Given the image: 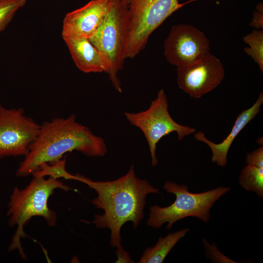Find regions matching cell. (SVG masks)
<instances>
[{"instance_id": "1", "label": "cell", "mask_w": 263, "mask_h": 263, "mask_svg": "<svg viewBox=\"0 0 263 263\" xmlns=\"http://www.w3.org/2000/svg\"><path fill=\"white\" fill-rule=\"evenodd\" d=\"M75 175V180L96 192L97 196L92 203L104 213L95 215L92 223L97 228L110 230V244L114 247L122 246L123 225L130 221L135 228L144 218L147 195L159 193L147 180L136 177L133 165L126 175L113 181H94L81 174Z\"/></svg>"}, {"instance_id": "2", "label": "cell", "mask_w": 263, "mask_h": 263, "mask_svg": "<svg viewBox=\"0 0 263 263\" xmlns=\"http://www.w3.org/2000/svg\"><path fill=\"white\" fill-rule=\"evenodd\" d=\"M74 150L87 156L101 157L106 154L107 148L104 140L77 122L74 114L44 122L16 175L25 177L32 174L42 164L55 163L65 153Z\"/></svg>"}, {"instance_id": "3", "label": "cell", "mask_w": 263, "mask_h": 263, "mask_svg": "<svg viewBox=\"0 0 263 263\" xmlns=\"http://www.w3.org/2000/svg\"><path fill=\"white\" fill-rule=\"evenodd\" d=\"M56 189L65 191L73 189L51 177L48 179L34 177L24 188H14L10 197L7 212L9 226H17L8 248L10 251L17 250L22 258H26L21 239L26 236L24 226L33 217H42L49 226L56 225V213L49 207L48 201Z\"/></svg>"}, {"instance_id": "4", "label": "cell", "mask_w": 263, "mask_h": 263, "mask_svg": "<svg viewBox=\"0 0 263 263\" xmlns=\"http://www.w3.org/2000/svg\"><path fill=\"white\" fill-rule=\"evenodd\" d=\"M130 15L122 0H109L106 14L90 41L105 59L114 89L122 92L117 74L124 67L129 38Z\"/></svg>"}, {"instance_id": "5", "label": "cell", "mask_w": 263, "mask_h": 263, "mask_svg": "<svg viewBox=\"0 0 263 263\" xmlns=\"http://www.w3.org/2000/svg\"><path fill=\"white\" fill-rule=\"evenodd\" d=\"M163 188L175 195L176 198L166 207H150L147 224L153 228H160L167 223L166 228L170 229L178 221L188 217H196L207 223L210 219V210L215 202L230 190V187L221 186L203 192L192 193L187 185L169 181L165 183Z\"/></svg>"}, {"instance_id": "6", "label": "cell", "mask_w": 263, "mask_h": 263, "mask_svg": "<svg viewBox=\"0 0 263 263\" xmlns=\"http://www.w3.org/2000/svg\"><path fill=\"white\" fill-rule=\"evenodd\" d=\"M130 15L126 59L133 58L145 47L150 36L174 12L196 0H122Z\"/></svg>"}, {"instance_id": "7", "label": "cell", "mask_w": 263, "mask_h": 263, "mask_svg": "<svg viewBox=\"0 0 263 263\" xmlns=\"http://www.w3.org/2000/svg\"><path fill=\"white\" fill-rule=\"evenodd\" d=\"M168 109L167 97L164 90L161 89L148 109L136 113H124L129 123L139 129L144 134L153 167L158 163L156 154L157 144L163 137L176 132L178 139L181 140L196 131L194 128L177 123L170 116Z\"/></svg>"}, {"instance_id": "8", "label": "cell", "mask_w": 263, "mask_h": 263, "mask_svg": "<svg viewBox=\"0 0 263 263\" xmlns=\"http://www.w3.org/2000/svg\"><path fill=\"white\" fill-rule=\"evenodd\" d=\"M22 108L7 109L0 103V159L26 156L40 125L26 116Z\"/></svg>"}, {"instance_id": "9", "label": "cell", "mask_w": 263, "mask_h": 263, "mask_svg": "<svg viewBox=\"0 0 263 263\" xmlns=\"http://www.w3.org/2000/svg\"><path fill=\"white\" fill-rule=\"evenodd\" d=\"M177 73L179 88L194 98L214 90L225 75L222 63L210 52L191 63L177 67Z\"/></svg>"}, {"instance_id": "10", "label": "cell", "mask_w": 263, "mask_h": 263, "mask_svg": "<svg viewBox=\"0 0 263 263\" xmlns=\"http://www.w3.org/2000/svg\"><path fill=\"white\" fill-rule=\"evenodd\" d=\"M164 55L177 67L191 63L209 52V41L199 29L189 24L174 25L164 42Z\"/></svg>"}, {"instance_id": "11", "label": "cell", "mask_w": 263, "mask_h": 263, "mask_svg": "<svg viewBox=\"0 0 263 263\" xmlns=\"http://www.w3.org/2000/svg\"><path fill=\"white\" fill-rule=\"evenodd\" d=\"M109 2V0H92L81 8L67 13L63 20L62 36L90 38L103 21Z\"/></svg>"}, {"instance_id": "12", "label": "cell", "mask_w": 263, "mask_h": 263, "mask_svg": "<svg viewBox=\"0 0 263 263\" xmlns=\"http://www.w3.org/2000/svg\"><path fill=\"white\" fill-rule=\"evenodd\" d=\"M263 103V93L261 92L254 104L247 109L243 111L237 116L230 132L220 143L216 144L208 140L201 131L195 133L194 138L207 144L211 150L212 163H216L221 167L226 165L228 152L233 141L242 130L256 117L261 110Z\"/></svg>"}, {"instance_id": "13", "label": "cell", "mask_w": 263, "mask_h": 263, "mask_svg": "<svg viewBox=\"0 0 263 263\" xmlns=\"http://www.w3.org/2000/svg\"><path fill=\"white\" fill-rule=\"evenodd\" d=\"M77 68L85 73H108V64L89 38L73 35L63 36Z\"/></svg>"}, {"instance_id": "14", "label": "cell", "mask_w": 263, "mask_h": 263, "mask_svg": "<svg viewBox=\"0 0 263 263\" xmlns=\"http://www.w3.org/2000/svg\"><path fill=\"white\" fill-rule=\"evenodd\" d=\"M188 231V228H183L170 233L164 237H160L155 245L146 249L138 263H163L172 248Z\"/></svg>"}, {"instance_id": "15", "label": "cell", "mask_w": 263, "mask_h": 263, "mask_svg": "<svg viewBox=\"0 0 263 263\" xmlns=\"http://www.w3.org/2000/svg\"><path fill=\"white\" fill-rule=\"evenodd\" d=\"M238 182L244 189L263 198V168L246 164L242 169Z\"/></svg>"}, {"instance_id": "16", "label": "cell", "mask_w": 263, "mask_h": 263, "mask_svg": "<svg viewBox=\"0 0 263 263\" xmlns=\"http://www.w3.org/2000/svg\"><path fill=\"white\" fill-rule=\"evenodd\" d=\"M244 41L249 45L244 48V52L257 63L263 72V31L254 29L243 38Z\"/></svg>"}, {"instance_id": "17", "label": "cell", "mask_w": 263, "mask_h": 263, "mask_svg": "<svg viewBox=\"0 0 263 263\" xmlns=\"http://www.w3.org/2000/svg\"><path fill=\"white\" fill-rule=\"evenodd\" d=\"M65 166V159H60L53 164L43 163L32 174L34 177L49 176L56 179L63 178L66 180H75V175L68 172L66 169Z\"/></svg>"}, {"instance_id": "18", "label": "cell", "mask_w": 263, "mask_h": 263, "mask_svg": "<svg viewBox=\"0 0 263 263\" xmlns=\"http://www.w3.org/2000/svg\"><path fill=\"white\" fill-rule=\"evenodd\" d=\"M27 0H0V33L10 22L18 10L23 7Z\"/></svg>"}, {"instance_id": "19", "label": "cell", "mask_w": 263, "mask_h": 263, "mask_svg": "<svg viewBox=\"0 0 263 263\" xmlns=\"http://www.w3.org/2000/svg\"><path fill=\"white\" fill-rule=\"evenodd\" d=\"M202 242L205 247L206 258L214 263H237L231 260L221 253L218 249L215 243L210 244L205 238H202Z\"/></svg>"}, {"instance_id": "20", "label": "cell", "mask_w": 263, "mask_h": 263, "mask_svg": "<svg viewBox=\"0 0 263 263\" xmlns=\"http://www.w3.org/2000/svg\"><path fill=\"white\" fill-rule=\"evenodd\" d=\"M245 162L248 165L263 168V146L251 152L247 153L245 157Z\"/></svg>"}, {"instance_id": "21", "label": "cell", "mask_w": 263, "mask_h": 263, "mask_svg": "<svg viewBox=\"0 0 263 263\" xmlns=\"http://www.w3.org/2000/svg\"><path fill=\"white\" fill-rule=\"evenodd\" d=\"M249 25L255 29L261 30L263 28V12L255 11L253 14V18Z\"/></svg>"}, {"instance_id": "22", "label": "cell", "mask_w": 263, "mask_h": 263, "mask_svg": "<svg viewBox=\"0 0 263 263\" xmlns=\"http://www.w3.org/2000/svg\"><path fill=\"white\" fill-rule=\"evenodd\" d=\"M115 253L118 257L116 262H132L130 258L128 253L123 249L122 246L117 248Z\"/></svg>"}, {"instance_id": "23", "label": "cell", "mask_w": 263, "mask_h": 263, "mask_svg": "<svg viewBox=\"0 0 263 263\" xmlns=\"http://www.w3.org/2000/svg\"><path fill=\"white\" fill-rule=\"evenodd\" d=\"M257 11L263 12L262 3H259L256 6Z\"/></svg>"}, {"instance_id": "24", "label": "cell", "mask_w": 263, "mask_h": 263, "mask_svg": "<svg viewBox=\"0 0 263 263\" xmlns=\"http://www.w3.org/2000/svg\"><path fill=\"white\" fill-rule=\"evenodd\" d=\"M263 138L260 137L257 140V143L259 145H263Z\"/></svg>"}]
</instances>
